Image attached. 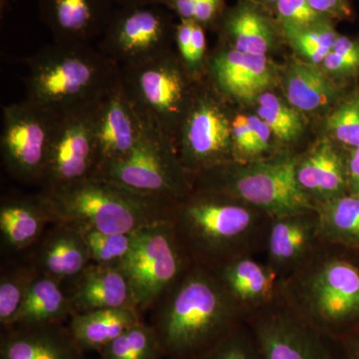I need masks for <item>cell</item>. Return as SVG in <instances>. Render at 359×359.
I'll return each mask as SVG.
<instances>
[{
  "instance_id": "obj_1",
  "label": "cell",
  "mask_w": 359,
  "mask_h": 359,
  "mask_svg": "<svg viewBox=\"0 0 359 359\" xmlns=\"http://www.w3.org/2000/svg\"><path fill=\"white\" fill-rule=\"evenodd\" d=\"M271 219L231 196L200 189L175 203L170 217L191 262L210 269L264 252Z\"/></svg>"
},
{
  "instance_id": "obj_2",
  "label": "cell",
  "mask_w": 359,
  "mask_h": 359,
  "mask_svg": "<svg viewBox=\"0 0 359 359\" xmlns=\"http://www.w3.org/2000/svg\"><path fill=\"white\" fill-rule=\"evenodd\" d=\"M243 321L216 273L193 264L162 297L152 327L163 355L193 359Z\"/></svg>"
},
{
  "instance_id": "obj_3",
  "label": "cell",
  "mask_w": 359,
  "mask_h": 359,
  "mask_svg": "<svg viewBox=\"0 0 359 359\" xmlns=\"http://www.w3.org/2000/svg\"><path fill=\"white\" fill-rule=\"evenodd\" d=\"M353 252L325 243L283 280L285 302L334 340L359 330V262Z\"/></svg>"
},
{
  "instance_id": "obj_4",
  "label": "cell",
  "mask_w": 359,
  "mask_h": 359,
  "mask_svg": "<svg viewBox=\"0 0 359 359\" xmlns=\"http://www.w3.org/2000/svg\"><path fill=\"white\" fill-rule=\"evenodd\" d=\"M26 99L56 114L100 102L120 67L92 44L53 42L25 59Z\"/></svg>"
},
{
  "instance_id": "obj_5",
  "label": "cell",
  "mask_w": 359,
  "mask_h": 359,
  "mask_svg": "<svg viewBox=\"0 0 359 359\" xmlns=\"http://www.w3.org/2000/svg\"><path fill=\"white\" fill-rule=\"evenodd\" d=\"M40 194L55 223L104 233H133L168 221L175 204L131 192L99 176Z\"/></svg>"
},
{
  "instance_id": "obj_6",
  "label": "cell",
  "mask_w": 359,
  "mask_h": 359,
  "mask_svg": "<svg viewBox=\"0 0 359 359\" xmlns=\"http://www.w3.org/2000/svg\"><path fill=\"white\" fill-rule=\"evenodd\" d=\"M297 156L252 163L235 161L195 177L200 190L231 196L271 217L314 208L297 179Z\"/></svg>"
},
{
  "instance_id": "obj_7",
  "label": "cell",
  "mask_w": 359,
  "mask_h": 359,
  "mask_svg": "<svg viewBox=\"0 0 359 359\" xmlns=\"http://www.w3.org/2000/svg\"><path fill=\"white\" fill-rule=\"evenodd\" d=\"M120 79L142 121L176 147L180 130L194 102L191 80L173 51L120 67Z\"/></svg>"
},
{
  "instance_id": "obj_8",
  "label": "cell",
  "mask_w": 359,
  "mask_h": 359,
  "mask_svg": "<svg viewBox=\"0 0 359 359\" xmlns=\"http://www.w3.org/2000/svg\"><path fill=\"white\" fill-rule=\"evenodd\" d=\"M95 176L131 192L177 203L193 191V179L180 162L171 141L146 125L136 147L124 157L106 163Z\"/></svg>"
},
{
  "instance_id": "obj_9",
  "label": "cell",
  "mask_w": 359,
  "mask_h": 359,
  "mask_svg": "<svg viewBox=\"0 0 359 359\" xmlns=\"http://www.w3.org/2000/svg\"><path fill=\"white\" fill-rule=\"evenodd\" d=\"M192 264L170 219L137 231L133 250L121 266L135 306L140 311L162 299Z\"/></svg>"
},
{
  "instance_id": "obj_10",
  "label": "cell",
  "mask_w": 359,
  "mask_h": 359,
  "mask_svg": "<svg viewBox=\"0 0 359 359\" xmlns=\"http://www.w3.org/2000/svg\"><path fill=\"white\" fill-rule=\"evenodd\" d=\"M0 149L11 178L42 185L59 114L25 99L4 107Z\"/></svg>"
},
{
  "instance_id": "obj_11",
  "label": "cell",
  "mask_w": 359,
  "mask_h": 359,
  "mask_svg": "<svg viewBox=\"0 0 359 359\" xmlns=\"http://www.w3.org/2000/svg\"><path fill=\"white\" fill-rule=\"evenodd\" d=\"M171 13L160 4L116 7L97 48L119 67L172 51L176 23Z\"/></svg>"
},
{
  "instance_id": "obj_12",
  "label": "cell",
  "mask_w": 359,
  "mask_h": 359,
  "mask_svg": "<svg viewBox=\"0 0 359 359\" xmlns=\"http://www.w3.org/2000/svg\"><path fill=\"white\" fill-rule=\"evenodd\" d=\"M244 321L264 359H340L335 340L295 313L283 297Z\"/></svg>"
},
{
  "instance_id": "obj_13",
  "label": "cell",
  "mask_w": 359,
  "mask_h": 359,
  "mask_svg": "<svg viewBox=\"0 0 359 359\" xmlns=\"http://www.w3.org/2000/svg\"><path fill=\"white\" fill-rule=\"evenodd\" d=\"M100 102L59 114L42 191L55 190L95 176L99 166L96 119Z\"/></svg>"
},
{
  "instance_id": "obj_14",
  "label": "cell",
  "mask_w": 359,
  "mask_h": 359,
  "mask_svg": "<svg viewBox=\"0 0 359 359\" xmlns=\"http://www.w3.org/2000/svg\"><path fill=\"white\" fill-rule=\"evenodd\" d=\"M177 154L191 178L233 161L231 121L212 94H196L176 142Z\"/></svg>"
},
{
  "instance_id": "obj_15",
  "label": "cell",
  "mask_w": 359,
  "mask_h": 359,
  "mask_svg": "<svg viewBox=\"0 0 359 359\" xmlns=\"http://www.w3.org/2000/svg\"><path fill=\"white\" fill-rule=\"evenodd\" d=\"M316 208L271 217L266 241V263L285 280L325 244Z\"/></svg>"
},
{
  "instance_id": "obj_16",
  "label": "cell",
  "mask_w": 359,
  "mask_h": 359,
  "mask_svg": "<svg viewBox=\"0 0 359 359\" xmlns=\"http://www.w3.org/2000/svg\"><path fill=\"white\" fill-rule=\"evenodd\" d=\"M113 0H39L40 20L53 42L92 44L102 36L116 8Z\"/></svg>"
},
{
  "instance_id": "obj_17",
  "label": "cell",
  "mask_w": 359,
  "mask_h": 359,
  "mask_svg": "<svg viewBox=\"0 0 359 359\" xmlns=\"http://www.w3.org/2000/svg\"><path fill=\"white\" fill-rule=\"evenodd\" d=\"M243 318L283 297V278L255 256L236 257L212 269Z\"/></svg>"
},
{
  "instance_id": "obj_18",
  "label": "cell",
  "mask_w": 359,
  "mask_h": 359,
  "mask_svg": "<svg viewBox=\"0 0 359 359\" xmlns=\"http://www.w3.org/2000/svg\"><path fill=\"white\" fill-rule=\"evenodd\" d=\"M145 129L146 125L130 102L119 76L97 111L98 169L129 154L141 140Z\"/></svg>"
},
{
  "instance_id": "obj_19",
  "label": "cell",
  "mask_w": 359,
  "mask_h": 359,
  "mask_svg": "<svg viewBox=\"0 0 359 359\" xmlns=\"http://www.w3.org/2000/svg\"><path fill=\"white\" fill-rule=\"evenodd\" d=\"M208 71L218 93L241 101L259 99L273 81L266 55L243 53L229 45L210 58Z\"/></svg>"
},
{
  "instance_id": "obj_20",
  "label": "cell",
  "mask_w": 359,
  "mask_h": 359,
  "mask_svg": "<svg viewBox=\"0 0 359 359\" xmlns=\"http://www.w3.org/2000/svg\"><path fill=\"white\" fill-rule=\"evenodd\" d=\"M65 323L15 327L4 330L0 359H85Z\"/></svg>"
},
{
  "instance_id": "obj_21",
  "label": "cell",
  "mask_w": 359,
  "mask_h": 359,
  "mask_svg": "<svg viewBox=\"0 0 359 359\" xmlns=\"http://www.w3.org/2000/svg\"><path fill=\"white\" fill-rule=\"evenodd\" d=\"M297 179L314 208L348 193L346 158L328 141L299 157Z\"/></svg>"
},
{
  "instance_id": "obj_22",
  "label": "cell",
  "mask_w": 359,
  "mask_h": 359,
  "mask_svg": "<svg viewBox=\"0 0 359 359\" xmlns=\"http://www.w3.org/2000/svg\"><path fill=\"white\" fill-rule=\"evenodd\" d=\"M269 9L250 0L240 2L224 13L218 25L231 48L252 54L266 55L273 46L280 25L271 20Z\"/></svg>"
},
{
  "instance_id": "obj_23",
  "label": "cell",
  "mask_w": 359,
  "mask_h": 359,
  "mask_svg": "<svg viewBox=\"0 0 359 359\" xmlns=\"http://www.w3.org/2000/svg\"><path fill=\"white\" fill-rule=\"evenodd\" d=\"M70 299L74 313L124 306L136 308L128 278L121 266L90 264L75 280Z\"/></svg>"
},
{
  "instance_id": "obj_24",
  "label": "cell",
  "mask_w": 359,
  "mask_h": 359,
  "mask_svg": "<svg viewBox=\"0 0 359 359\" xmlns=\"http://www.w3.org/2000/svg\"><path fill=\"white\" fill-rule=\"evenodd\" d=\"M88 247L81 231L73 224L54 223L36 255L35 268L56 280H76L91 264Z\"/></svg>"
},
{
  "instance_id": "obj_25",
  "label": "cell",
  "mask_w": 359,
  "mask_h": 359,
  "mask_svg": "<svg viewBox=\"0 0 359 359\" xmlns=\"http://www.w3.org/2000/svg\"><path fill=\"white\" fill-rule=\"evenodd\" d=\"M53 218L41 194L33 197H11L0 207V231L2 241L14 250L27 249L43 235Z\"/></svg>"
},
{
  "instance_id": "obj_26",
  "label": "cell",
  "mask_w": 359,
  "mask_h": 359,
  "mask_svg": "<svg viewBox=\"0 0 359 359\" xmlns=\"http://www.w3.org/2000/svg\"><path fill=\"white\" fill-rule=\"evenodd\" d=\"M139 323H141L139 309L124 306L73 313L67 325L84 353L92 351L99 353Z\"/></svg>"
},
{
  "instance_id": "obj_27",
  "label": "cell",
  "mask_w": 359,
  "mask_h": 359,
  "mask_svg": "<svg viewBox=\"0 0 359 359\" xmlns=\"http://www.w3.org/2000/svg\"><path fill=\"white\" fill-rule=\"evenodd\" d=\"M74 313L60 280L39 273L28 290L13 327L63 323Z\"/></svg>"
},
{
  "instance_id": "obj_28",
  "label": "cell",
  "mask_w": 359,
  "mask_h": 359,
  "mask_svg": "<svg viewBox=\"0 0 359 359\" xmlns=\"http://www.w3.org/2000/svg\"><path fill=\"white\" fill-rule=\"evenodd\" d=\"M316 210L325 243L359 252V196L347 193Z\"/></svg>"
},
{
  "instance_id": "obj_29",
  "label": "cell",
  "mask_w": 359,
  "mask_h": 359,
  "mask_svg": "<svg viewBox=\"0 0 359 359\" xmlns=\"http://www.w3.org/2000/svg\"><path fill=\"white\" fill-rule=\"evenodd\" d=\"M285 94L295 109L313 111L332 100L334 87L316 65L294 61L285 77Z\"/></svg>"
},
{
  "instance_id": "obj_30",
  "label": "cell",
  "mask_w": 359,
  "mask_h": 359,
  "mask_svg": "<svg viewBox=\"0 0 359 359\" xmlns=\"http://www.w3.org/2000/svg\"><path fill=\"white\" fill-rule=\"evenodd\" d=\"M280 32L294 50L314 65L323 62L334 48L339 35L330 20H320L306 27L287 28Z\"/></svg>"
},
{
  "instance_id": "obj_31",
  "label": "cell",
  "mask_w": 359,
  "mask_h": 359,
  "mask_svg": "<svg viewBox=\"0 0 359 359\" xmlns=\"http://www.w3.org/2000/svg\"><path fill=\"white\" fill-rule=\"evenodd\" d=\"M99 359H158L163 355L152 325L139 323L99 351Z\"/></svg>"
},
{
  "instance_id": "obj_32",
  "label": "cell",
  "mask_w": 359,
  "mask_h": 359,
  "mask_svg": "<svg viewBox=\"0 0 359 359\" xmlns=\"http://www.w3.org/2000/svg\"><path fill=\"white\" fill-rule=\"evenodd\" d=\"M39 271L33 266H18L2 273L0 278V325L2 330L13 327L33 280Z\"/></svg>"
},
{
  "instance_id": "obj_33",
  "label": "cell",
  "mask_w": 359,
  "mask_h": 359,
  "mask_svg": "<svg viewBox=\"0 0 359 359\" xmlns=\"http://www.w3.org/2000/svg\"><path fill=\"white\" fill-rule=\"evenodd\" d=\"M257 102V115L280 140L292 142L301 137L304 122L299 110L283 102L275 94L269 92L259 96Z\"/></svg>"
},
{
  "instance_id": "obj_34",
  "label": "cell",
  "mask_w": 359,
  "mask_h": 359,
  "mask_svg": "<svg viewBox=\"0 0 359 359\" xmlns=\"http://www.w3.org/2000/svg\"><path fill=\"white\" fill-rule=\"evenodd\" d=\"M174 45L180 63L191 78L197 76L205 66L207 53L205 28L193 20H180L175 26Z\"/></svg>"
},
{
  "instance_id": "obj_35",
  "label": "cell",
  "mask_w": 359,
  "mask_h": 359,
  "mask_svg": "<svg viewBox=\"0 0 359 359\" xmlns=\"http://www.w3.org/2000/svg\"><path fill=\"white\" fill-rule=\"evenodd\" d=\"M78 228V226H77ZM83 235L93 264L121 266L136 242V233H104L92 229L78 228Z\"/></svg>"
},
{
  "instance_id": "obj_36",
  "label": "cell",
  "mask_w": 359,
  "mask_h": 359,
  "mask_svg": "<svg viewBox=\"0 0 359 359\" xmlns=\"http://www.w3.org/2000/svg\"><path fill=\"white\" fill-rule=\"evenodd\" d=\"M193 359H264L247 323H241Z\"/></svg>"
},
{
  "instance_id": "obj_37",
  "label": "cell",
  "mask_w": 359,
  "mask_h": 359,
  "mask_svg": "<svg viewBox=\"0 0 359 359\" xmlns=\"http://www.w3.org/2000/svg\"><path fill=\"white\" fill-rule=\"evenodd\" d=\"M163 6L180 20L196 21L205 29L218 25L224 13V0H166Z\"/></svg>"
},
{
  "instance_id": "obj_38",
  "label": "cell",
  "mask_w": 359,
  "mask_h": 359,
  "mask_svg": "<svg viewBox=\"0 0 359 359\" xmlns=\"http://www.w3.org/2000/svg\"><path fill=\"white\" fill-rule=\"evenodd\" d=\"M327 128L335 139L351 149L359 147V97L349 99L328 117Z\"/></svg>"
},
{
  "instance_id": "obj_39",
  "label": "cell",
  "mask_w": 359,
  "mask_h": 359,
  "mask_svg": "<svg viewBox=\"0 0 359 359\" xmlns=\"http://www.w3.org/2000/svg\"><path fill=\"white\" fill-rule=\"evenodd\" d=\"M275 13L280 30L306 27L318 21L328 20L316 13L309 6V0H278Z\"/></svg>"
},
{
  "instance_id": "obj_40",
  "label": "cell",
  "mask_w": 359,
  "mask_h": 359,
  "mask_svg": "<svg viewBox=\"0 0 359 359\" xmlns=\"http://www.w3.org/2000/svg\"><path fill=\"white\" fill-rule=\"evenodd\" d=\"M252 132L254 144V162L262 161L259 158L268 153L271 148V130L257 115L247 116Z\"/></svg>"
},
{
  "instance_id": "obj_41",
  "label": "cell",
  "mask_w": 359,
  "mask_h": 359,
  "mask_svg": "<svg viewBox=\"0 0 359 359\" xmlns=\"http://www.w3.org/2000/svg\"><path fill=\"white\" fill-rule=\"evenodd\" d=\"M316 13L328 20H348L353 16L349 0H309Z\"/></svg>"
},
{
  "instance_id": "obj_42",
  "label": "cell",
  "mask_w": 359,
  "mask_h": 359,
  "mask_svg": "<svg viewBox=\"0 0 359 359\" xmlns=\"http://www.w3.org/2000/svg\"><path fill=\"white\" fill-rule=\"evenodd\" d=\"M325 69L334 74H346L358 69L359 58L351 57L332 51L323 60Z\"/></svg>"
},
{
  "instance_id": "obj_43",
  "label": "cell",
  "mask_w": 359,
  "mask_h": 359,
  "mask_svg": "<svg viewBox=\"0 0 359 359\" xmlns=\"http://www.w3.org/2000/svg\"><path fill=\"white\" fill-rule=\"evenodd\" d=\"M346 172L348 193L359 196V147L351 149L347 156Z\"/></svg>"
},
{
  "instance_id": "obj_44",
  "label": "cell",
  "mask_w": 359,
  "mask_h": 359,
  "mask_svg": "<svg viewBox=\"0 0 359 359\" xmlns=\"http://www.w3.org/2000/svg\"><path fill=\"white\" fill-rule=\"evenodd\" d=\"M340 359H359V330L335 340Z\"/></svg>"
},
{
  "instance_id": "obj_45",
  "label": "cell",
  "mask_w": 359,
  "mask_h": 359,
  "mask_svg": "<svg viewBox=\"0 0 359 359\" xmlns=\"http://www.w3.org/2000/svg\"><path fill=\"white\" fill-rule=\"evenodd\" d=\"M113 1L117 7H128L154 6V4L163 6L166 0H113Z\"/></svg>"
},
{
  "instance_id": "obj_46",
  "label": "cell",
  "mask_w": 359,
  "mask_h": 359,
  "mask_svg": "<svg viewBox=\"0 0 359 359\" xmlns=\"http://www.w3.org/2000/svg\"><path fill=\"white\" fill-rule=\"evenodd\" d=\"M250 1L256 2V4L264 6L266 9H273V13H275L276 6L278 0H250Z\"/></svg>"
},
{
  "instance_id": "obj_47",
  "label": "cell",
  "mask_w": 359,
  "mask_h": 359,
  "mask_svg": "<svg viewBox=\"0 0 359 359\" xmlns=\"http://www.w3.org/2000/svg\"><path fill=\"white\" fill-rule=\"evenodd\" d=\"M11 1H13V0H0V9H1L2 15L6 13L7 7L11 4Z\"/></svg>"
}]
</instances>
